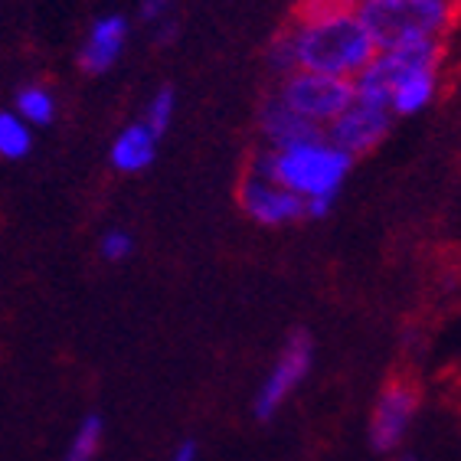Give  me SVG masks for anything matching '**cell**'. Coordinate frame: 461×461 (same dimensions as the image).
Masks as SVG:
<instances>
[{"label":"cell","instance_id":"cell-1","mask_svg":"<svg viewBox=\"0 0 461 461\" xmlns=\"http://www.w3.org/2000/svg\"><path fill=\"white\" fill-rule=\"evenodd\" d=\"M294 72H318L330 79L354 82L376 59V46L354 10L318 20H292Z\"/></svg>","mask_w":461,"mask_h":461},{"label":"cell","instance_id":"cell-2","mask_svg":"<svg viewBox=\"0 0 461 461\" xmlns=\"http://www.w3.org/2000/svg\"><path fill=\"white\" fill-rule=\"evenodd\" d=\"M350 167H354V158H347L340 148H334L324 134L282 148V151L266 148L249 164V170L276 180L278 186H285L304 203H334L344 180L350 177Z\"/></svg>","mask_w":461,"mask_h":461},{"label":"cell","instance_id":"cell-3","mask_svg":"<svg viewBox=\"0 0 461 461\" xmlns=\"http://www.w3.org/2000/svg\"><path fill=\"white\" fill-rule=\"evenodd\" d=\"M354 14L380 53L416 40H445L458 17V4L455 0H357Z\"/></svg>","mask_w":461,"mask_h":461},{"label":"cell","instance_id":"cell-4","mask_svg":"<svg viewBox=\"0 0 461 461\" xmlns=\"http://www.w3.org/2000/svg\"><path fill=\"white\" fill-rule=\"evenodd\" d=\"M276 98L288 112L324 131L354 102V82L330 79V76H318V72H288L278 82Z\"/></svg>","mask_w":461,"mask_h":461},{"label":"cell","instance_id":"cell-5","mask_svg":"<svg viewBox=\"0 0 461 461\" xmlns=\"http://www.w3.org/2000/svg\"><path fill=\"white\" fill-rule=\"evenodd\" d=\"M311 364H314V340L304 330H298L282 347L276 366L268 370L262 390L256 393V416L258 419L276 416L278 409H282V402L302 386V380L311 373Z\"/></svg>","mask_w":461,"mask_h":461},{"label":"cell","instance_id":"cell-6","mask_svg":"<svg viewBox=\"0 0 461 461\" xmlns=\"http://www.w3.org/2000/svg\"><path fill=\"white\" fill-rule=\"evenodd\" d=\"M390 124H393L390 108L354 98L344 108V115H338L324 128V138L334 148H340L347 158H360V154H370L390 134Z\"/></svg>","mask_w":461,"mask_h":461},{"label":"cell","instance_id":"cell-7","mask_svg":"<svg viewBox=\"0 0 461 461\" xmlns=\"http://www.w3.org/2000/svg\"><path fill=\"white\" fill-rule=\"evenodd\" d=\"M240 203L249 220L262 222V226H288V222L304 220V200H298L285 186L262 177L256 170H249L246 177H242Z\"/></svg>","mask_w":461,"mask_h":461},{"label":"cell","instance_id":"cell-8","mask_svg":"<svg viewBox=\"0 0 461 461\" xmlns=\"http://www.w3.org/2000/svg\"><path fill=\"white\" fill-rule=\"evenodd\" d=\"M419 396L409 383H393L380 393L370 419V442L376 452H393L406 438L412 419H416Z\"/></svg>","mask_w":461,"mask_h":461},{"label":"cell","instance_id":"cell-9","mask_svg":"<svg viewBox=\"0 0 461 461\" xmlns=\"http://www.w3.org/2000/svg\"><path fill=\"white\" fill-rule=\"evenodd\" d=\"M124 43H128V20L122 14H105L98 17L89 27L86 40L79 46V66L89 76H98V72L112 69L122 56Z\"/></svg>","mask_w":461,"mask_h":461},{"label":"cell","instance_id":"cell-10","mask_svg":"<svg viewBox=\"0 0 461 461\" xmlns=\"http://www.w3.org/2000/svg\"><path fill=\"white\" fill-rule=\"evenodd\" d=\"M258 128H262V138H266L268 151H282V148H292V144L311 141V138H321V128L308 124L304 118H298L294 112L278 102L276 95L266 98V105L258 112Z\"/></svg>","mask_w":461,"mask_h":461},{"label":"cell","instance_id":"cell-11","mask_svg":"<svg viewBox=\"0 0 461 461\" xmlns=\"http://www.w3.org/2000/svg\"><path fill=\"white\" fill-rule=\"evenodd\" d=\"M158 134L148 128L144 122L128 124L122 134L112 144V167L122 170V174H138V170L151 167L154 154H158Z\"/></svg>","mask_w":461,"mask_h":461},{"label":"cell","instance_id":"cell-12","mask_svg":"<svg viewBox=\"0 0 461 461\" xmlns=\"http://www.w3.org/2000/svg\"><path fill=\"white\" fill-rule=\"evenodd\" d=\"M438 76L442 72H412L390 82V115L409 118L426 112L438 95Z\"/></svg>","mask_w":461,"mask_h":461},{"label":"cell","instance_id":"cell-13","mask_svg":"<svg viewBox=\"0 0 461 461\" xmlns=\"http://www.w3.org/2000/svg\"><path fill=\"white\" fill-rule=\"evenodd\" d=\"M14 115L23 118L30 128H43L56 118V95L40 82H30L14 95Z\"/></svg>","mask_w":461,"mask_h":461},{"label":"cell","instance_id":"cell-14","mask_svg":"<svg viewBox=\"0 0 461 461\" xmlns=\"http://www.w3.org/2000/svg\"><path fill=\"white\" fill-rule=\"evenodd\" d=\"M30 148H33L30 124L14 115V112H0V158L20 160V158H27Z\"/></svg>","mask_w":461,"mask_h":461},{"label":"cell","instance_id":"cell-15","mask_svg":"<svg viewBox=\"0 0 461 461\" xmlns=\"http://www.w3.org/2000/svg\"><path fill=\"white\" fill-rule=\"evenodd\" d=\"M174 112H177V95H174L170 86H164V89H158L151 95V102H148V108H144L141 122L148 124L158 138H164V131H167L170 122H174Z\"/></svg>","mask_w":461,"mask_h":461},{"label":"cell","instance_id":"cell-16","mask_svg":"<svg viewBox=\"0 0 461 461\" xmlns=\"http://www.w3.org/2000/svg\"><path fill=\"white\" fill-rule=\"evenodd\" d=\"M98 445H102V419L98 416H86L82 419L79 432L72 438L69 452L62 461H95Z\"/></svg>","mask_w":461,"mask_h":461},{"label":"cell","instance_id":"cell-17","mask_svg":"<svg viewBox=\"0 0 461 461\" xmlns=\"http://www.w3.org/2000/svg\"><path fill=\"white\" fill-rule=\"evenodd\" d=\"M354 7L357 0H298L294 20H318V17H330V14H347V10Z\"/></svg>","mask_w":461,"mask_h":461},{"label":"cell","instance_id":"cell-18","mask_svg":"<svg viewBox=\"0 0 461 461\" xmlns=\"http://www.w3.org/2000/svg\"><path fill=\"white\" fill-rule=\"evenodd\" d=\"M268 66H272L278 76L294 72V50H292V33H288V27L268 43Z\"/></svg>","mask_w":461,"mask_h":461},{"label":"cell","instance_id":"cell-19","mask_svg":"<svg viewBox=\"0 0 461 461\" xmlns=\"http://www.w3.org/2000/svg\"><path fill=\"white\" fill-rule=\"evenodd\" d=\"M134 252V240L128 230H108L102 236V258L108 262H124Z\"/></svg>","mask_w":461,"mask_h":461},{"label":"cell","instance_id":"cell-20","mask_svg":"<svg viewBox=\"0 0 461 461\" xmlns=\"http://www.w3.org/2000/svg\"><path fill=\"white\" fill-rule=\"evenodd\" d=\"M170 10H174V0H141V20L148 27H158L164 20H170Z\"/></svg>","mask_w":461,"mask_h":461},{"label":"cell","instance_id":"cell-21","mask_svg":"<svg viewBox=\"0 0 461 461\" xmlns=\"http://www.w3.org/2000/svg\"><path fill=\"white\" fill-rule=\"evenodd\" d=\"M174 461H196V445L194 442H184L174 455Z\"/></svg>","mask_w":461,"mask_h":461},{"label":"cell","instance_id":"cell-22","mask_svg":"<svg viewBox=\"0 0 461 461\" xmlns=\"http://www.w3.org/2000/svg\"><path fill=\"white\" fill-rule=\"evenodd\" d=\"M402 461H412V458H402Z\"/></svg>","mask_w":461,"mask_h":461},{"label":"cell","instance_id":"cell-23","mask_svg":"<svg viewBox=\"0 0 461 461\" xmlns=\"http://www.w3.org/2000/svg\"><path fill=\"white\" fill-rule=\"evenodd\" d=\"M455 4H461V0H455Z\"/></svg>","mask_w":461,"mask_h":461}]
</instances>
